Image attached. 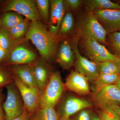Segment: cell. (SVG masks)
<instances>
[{
  "label": "cell",
  "instance_id": "1",
  "mask_svg": "<svg viewBox=\"0 0 120 120\" xmlns=\"http://www.w3.org/2000/svg\"><path fill=\"white\" fill-rule=\"evenodd\" d=\"M26 37L35 46L43 59L50 60L55 55L57 41L56 38L50 34L40 21L31 22Z\"/></svg>",
  "mask_w": 120,
  "mask_h": 120
},
{
  "label": "cell",
  "instance_id": "2",
  "mask_svg": "<svg viewBox=\"0 0 120 120\" xmlns=\"http://www.w3.org/2000/svg\"><path fill=\"white\" fill-rule=\"evenodd\" d=\"M78 34L79 43L86 56L91 61L96 62L112 61L118 63L119 58L109 52L104 45L92 37Z\"/></svg>",
  "mask_w": 120,
  "mask_h": 120
},
{
  "label": "cell",
  "instance_id": "3",
  "mask_svg": "<svg viewBox=\"0 0 120 120\" xmlns=\"http://www.w3.org/2000/svg\"><path fill=\"white\" fill-rule=\"evenodd\" d=\"M64 87L60 72L51 74L47 85L41 93L39 107H54L61 97Z\"/></svg>",
  "mask_w": 120,
  "mask_h": 120
},
{
  "label": "cell",
  "instance_id": "4",
  "mask_svg": "<svg viewBox=\"0 0 120 120\" xmlns=\"http://www.w3.org/2000/svg\"><path fill=\"white\" fill-rule=\"evenodd\" d=\"M7 96L2 103L5 120H13L20 116L24 109L23 101L14 81L5 86Z\"/></svg>",
  "mask_w": 120,
  "mask_h": 120
},
{
  "label": "cell",
  "instance_id": "5",
  "mask_svg": "<svg viewBox=\"0 0 120 120\" xmlns=\"http://www.w3.org/2000/svg\"><path fill=\"white\" fill-rule=\"evenodd\" d=\"M79 34L94 38L100 43L106 44L108 32L92 11H88L80 23Z\"/></svg>",
  "mask_w": 120,
  "mask_h": 120
},
{
  "label": "cell",
  "instance_id": "6",
  "mask_svg": "<svg viewBox=\"0 0 120 120\" xmlns=\"http://www.w3.org/2000/svg\"><path fill=\"white\" fill-rule=\"evenodd\" d=\"M79 36L77 34L72 41V48L75 56V67L76 71L84 75L88 81L94 82L99 75L97 62L90 60L82 56L78 47Z\"/></svg>",
  "mask_w": 120,
  "mask_h": 120
},
{
  "label": "cell",
  "instance_id": "7",
  "mask_svg": "<svg viewBox=\"0 0 120 120\" xmlns=\"http://www.w3.org/2000/svg\"><path fill=\"white\" fill-rule=\"evenodd\" d=\"M13 79L22 99L24 108L30 115L37 112L40 107L41 91L27 86L15 75Z\"/></svg>",
  "mask_w": 120,
  "mask_h": 120
},
{
  "label": "cell",
  "instance_id": "8",
  "mask_svg": "<svg viewBox=\"0 0 120 120\" xmlns=\"http://www.w3.org/2000/svg\"><path fill=\"white\" fill-rule=\"evenodd\" d=\"M4 11L8 12L10 11L24 16L27 19L32 22L40 21L41 17L39 15L35 1L31 0H12L5 5Z\"/></svg>",
  "mask_w": 120,
  "mask_h": 120
},
{
  "label": "cell",
  "instance_id": "9",
  "mask_svg": "<svg viewBox=\"0 0 120 120\" xmlns=\"http://www.w3.org/2000/svg\"><path fill=\"white\" fill-rule=\"evenodd\" d=\"M94 101L101 109H105L113 105H120V90L115 85L106 86L95 91Z\"/></svg>",
  "mask_w": 120,
  "mask_h": 120
},
{
  "label": "cell",
  "instance_id": "10",
  "mask_svg": "<svg viewBox=\"0 0 120 120\" xmlns=\"http://www.w3.org/2000/svg\"><path fill=\"white\" fill-rule=\"evenodd\" d=\"M92 12L108 34L120 31V10L96 9Z\"/></svg>",
  "mask_w": 120,
  "mask_h": 120
},
{
  "label": "cell",
  "instance_id": "11",
  "mask_svg": "<svg viewBox=\"0 0 120 120\" xmlns=\"http://www.w3.org/2000/svg\"><path fill=\"white\" fill-rule=\"evenodd\" d=\"M36 54L23 45H17L10 51L4 60V64L29 65L36 60Z\"/></svg>",
  "mask_w": 120,
  "mask_h": 120
},
{
  "label": "cell",
  "instance_id": "12",
  "mask_svg": "<svg viewBox=\"0 0 120 120\" xmlns=\"http://www.w3.org/2000/svg\"><path fill=\"white\" fill-rule=\"evenodd\" d=\"M92 106V103L86 99L74 96H69L65 99L60 106V115L61 117L70 118L75 114Z\"/></svg>",
  "mask_w": 120,
  "mask_h": 120
},
{
  "label": "cell",
  "instance_id": "13",
  "mask_svg": "<svg viewBox=\"0 0 120 120\" xmlns=\"http://www.w3.org/2000/svg\"><path fill=\"white\" fill-rule=\"evenodd\" d=\"M50 5L49 31L53 36L56 37L65 14L66 9L64 0H62L50 1Z\"/></svg>",
  "mask_w": 120,
  "mask_h": 120
},
{
  "label": "cell",
  "instance_id": "14",
  "mask_svg": "<svg viewBox=\"0 0 120 120\" xmlns=\"http://www.w3.org/2000/svg\"><path fill=\"white\" fill-rule=\"evenodd\" d=\"M88 80L84 75L76 71H72L66 79L64 87L80 95L90 93Z\"/></svg>",
  "mask_w": 120,
  "mask_h": 120
},
{
  "label": "cell",
  "instance_id": "15",
  "mask_svg": "<svg viewBox=\"0 0 120 120\" xmlns=\"http://www.w3.org/2000/svg\"><path fill=\"white\" fill-rule=\"evenodd\" d=\"M70 42L64 40L60 45L57 56V62L62 68L68 70L73 65L75 61V56Z\"/></svg>",
  "mask_w": 120,
  "mask_h": 120
},
{
  "label": "cell",
  "instance_id": "16",
  "mask_svg": "<svg viewBox=\"0 0 120 120\" xmlns=\"http://www.w3.org/2000/svg\"><path fill=\"white\" fill-rule=\"evenodd\" d=\"M12 71L14 75L24 83L31 88L40 90L35 81L31 66L26 64L15 65L12 68Z\"/></svg>",
  "mask_w": 120,
  "mask_h": 120
},
{
  "label": "cell",
  "instance_id": "17",
  "mask_svg": "<svg viewBox=\"0 0 120 120\" xmlns=\"http://www.w3.org/2000/svg\"><path fill=\"white\" fill-rule=\"evenodd\" d=\"M31 67L35 81L41 93L49 82L50 76L49 71L42 62H37Z\"/></svg>",
  "mask_w": 120,
  "mask_h": 120
},
{
  "label": "cell",
  "instance_id": "18",
  "mask_svg": "<svg viewBox=\"0 0 120 120\" xmlns=\"http://www.w3.org/2000/svg\"><path fill=\"white\" fill-rule=\"evenodd\" d=\"M88 9L90 11L96 9L120 10V5L109 0H89L86 1Z\"/></svg>",
  "mask_w": 120,
  "mask_h": 120
},
{
  "label": "cell",
  "instance_id": "19",
  "mask_svg": "<svg viewBox=\"0 0 120 120\" xmlns=\"http://www.w3.org/2000/svg\"><path fill=\"white\" fill-rule=\"evenodd\" d=\"M74 26V19L73 14L71 12H68L65 14L58 34L56 37L57 41L68 34L72 30Z\"/></svg>",
  "mask_w": 120,
  "mask_h": 120
},
{
  "label": "cell",
  "instance_id": "20",
  "mask_svg": "<svg viewBox=\"0 0 120 120\" xmlns=\"http://www.w3.org/2000/svg\"><path fill=\"white\" fill-rule=\"evenodd\" d=\"M120 76V74H100L94 81L95 91L106 86L114 84Z\"/></svg>",
  "mask_w": 120,
  "mask_h": 120
},
{
  "label": "cell",
  "instance_id": "21",
  "mask_svg": "<svg viewBox=\"0 0 120 120\" xmlns=\"http://www.w3.org/2000/svg\"><path fill=\"white\" fill-rule=\"evenodd\" d=\"M28 20L26 19H24L8 30L11 37L15 41L19 42L26 35L30 26Z\"/></svg>",
  "mask_w": 120,
  "mask_h": 120
},
{
  "label": "cell",
  "instance_id": "22",
  "mask_svg": "<svg viewBox=\"0 0 120 120\" xmlns=\"http://www.w3.org/2000/svg\"><path fill=\"white\" fill-rule=\"evenodd\" d=\"M24 19L22 16L18 13L8 12L2 19V26L4 28L9 30Z\"/></svg>",
  "mask_w": 120,
  "mask_h": 120
},
{
  "label": "cell",
  "instance_id": "23",
  "mask_svg": "<svg viewBox=\"0 0 120 120\" xmlns=\"http://www.w3.org/2000/svg\"><path fill=\"white\" fill-rule=\"evenodd\" d=\"M17 42L11 37L8 30L4 28L0 30V46L8 53L17 45Z\"/></svg>",
  "mask_w": 120,
  "mask_h": 120
},
{
  "label": "cell",
  "instance_id": "24",
  "mask_svg": "<svg viewBox=\"0 0 120 120\" xmlns=\"http://www.w3.org/2000/svg\"><path fill=\"white\" fill-rule=\"evenodd\" d=\"M97 63L99 74H120V67L117 62L106 61Z\"/></svg>",
  "mask_w": 120,
  "mask_h": 120
},
{
  "label": "cell",
  "instance_id": "25",
  "mask_svg": "<svg viewBox=\"0 0 120 120\" xmlns=\"http://www.w3.org/2000/svg\"><path fill=\"white\" fill-rule=\"evenodd\" d=\"M36 112L35 116L39 120H59L58 114L54 107H39Z\"/></svg>",
  "mask_w": 120,
  "mask_h": 120
},
{
  "label": "cell",
  "instance_id": "26",
  "mask_svg": "<svg viewBox=\"0 0 120 120\" xmlns=\"http://www.w3.org/2000/svg\"><path fill=\"white\" fill-rule=\"evenodd\" d=\"M35 3L41 18L44 22L49 23L50 1L48 0H37Z\"/></svg>",
  "mask_w": 120,
  "mask_h": 120
},
{
  "label": "cell",
  "instance_id": "27",
  "mask_svg": "<svg viewBox=\"0 0 120 120\" xmlns=\"http://www.w3.org/2000/svg\"><path fill=\"white\" fill-rule=\"evenodd\" d=\"M107 35L110 44L115 52V55L120 58V31L109 33Z\"/></svg>",
  "mask_w": 120,
  "mask_h": 120
},
{
  "label": "cell",
  "instance_id": "28",
  "mask_svg": "<svg viewBox=\"0 0 120 120\" xmlns=\"http://www.w3.org/2000/svg\"><path fill=\"white\" fill-rule=\"evenodd\" d=\"M99 114L101 120H120L116 112L110 108L101 109Z\"/></svg>",
  "mask_w": 120,
  "mask_h": 120
},
{
  "label": "cell",
  "instance_id": "29",
  "mask_svg": "<svg viewBox=\"0 0 120 120\" xmlns=\"http://www.w3.org/2000/svg\"><path fill=\"white\" fill-rule=\"evenodd\" d=\"M13 81V77H11L8 73L0 68V88L6 86Z\"/></svg>",
  "mask_w": 120,
  "mask_h": 120
},
{
  "label": "cell",
  "instance_id": "30",
  "mask_svg": "<svg viewBox=\"0 0 120 120\" xmlns=\"http://www.w3.org/2000/svg\"><path fill=\"white\" fill-rule=\"evenodd\" d=\"M65 9L75 11L81 6L82 1L80 0H64Z\"/></svg>",
  "mask_w": 120,
  "mask_h": 120
},
{
  "label": "cell",
  "instance_id": "31",
  "mask_svg": "<svg viewBox=\"0 0 120 120\" xmlns=\"http://www.w3.org/2000/svg\"><path fill=\"white\" fill-rule=\"evenodd\" d=\"M91 113L89 110L86 109L78 112L75 120H91Z\"/></svg>",
  "mask_w": 120,
  "mask_h": 120
},
{
  "label": "cell",
  "instance_id": "32",
  "mask_svg": "<svg viewBox=\"0 0 120 120\" xmlns=\"http://www.w3.org/2000/svg\"><path fill=\"white\" fill-rule=\"evenodd\" d=\"M4 96L2 88H0V120H5V115L2 107V102Z\"/></svg>",
  "mask_w": 120,
  "mask_h": 120
},
{
  "label": "cell",
  "instance_id": "33",
  "mask_svg": "<svg viewBox=\"0 0 120 120\" xmlns=\"http://www.w3.org/2000/svg\"><path fill=\"white\" fill-rule=\"evenodd\" d=\"M30 115L28 112L24 108V110L22 114L13 120H29Z\"/></svg>",
  "mask_w": 120,
  "mask_h": 120
},
{
  "label": "cell",
  "instance_id": "34",
  "mask_svg": "<svg viewBox=\"0 0 120 120\" xmlns=\"http://www.w3.org/2000/svg\"><path fill=\"white\" fill-rule=\"evenodd\" d=\"M8 53L7 50L0 46V64L4 60Z\"/></svg>",
  "mask_w": 120,
  "mask_h": 120
},
{
  "label": "cell",
  "instance_id": "35",
  "mask_svg": "<svg viewBox=\"0 0 120 120\" xmlns=\"http://www.w3.org/2000/svg\"><path fill=\"white\" fill-rule=\"evenodd\" d=\"M108 108H110L113 110L118 115V116L120 119V105H113Z\"/></svg>",
  "mask_w": 120,
  "mask_h": 120
},
{
  "label": "cell",
  "instance_id": "36",
  "mask_svg": "<svg viewBox=\"0 0 120 120\" xmlns=\"http://www.w3.org/2000/svg\"><path fill=\"white\" fill-rule=\"evenodd\" d=\"M91 120H101V118L95 114H91Z\"/></svg>",
  "mask_w": 120,
  "mask_h": 120
},
{
  "label": "cell",
  "instance_id": "37",
  "mask_svg": "<svg viewBox=\"0 0 120 120\" xmlns=\"http://www.w3.org/2000/svg\"><path fill=\"white\" fill-rule=\"evenodd\" d=\"M114 84H115V85L119 88V90H120V78H119V79H118V80L117 81V82H116V83H115Z\"/></svg>",
  "mask_w": 120,
  "mask_h": 120
},
{
  "label": "cell",
  "instance_id": "38",
  "mask_svg": "<svg viewBox=\"0 0 120 120\" xmlns=\"http://www.w3.org/2000/svg\"><path fill=\"white\" fill-rule=\"evenodd\" d=\"M59 120H72L70 118H66L64 117H60Z\"/></svg>",
  "mask_w": 120,
  "mask_h": 120
},
{
  "label": "cell",
  "instance_id": "39",
  "mask_svg": "<svg viewBox=\"0 0 120 120\" xmlns=\"http://www.w3.org/2000/svg\"><path fill=\"white\" fill-rule=\"evenodd\" d=\"M38 120V118H37V117L36 116H35L34 117H33V118H31V120Z\"/></svg>",
  "mask_w": 120,
  "mask_h": 120
},
{
  "label": "cell",
  "instance_id": "40",
  "mask_svg": "<svg viewBox=\"0 0 120 120\" xmlns=\"http://www.w3.org/2000/svg\"><path fill=\"white\" fill-rule=\"evenodd\" d=\"M118 64L119 65H120V58H119V60H118Z\"/></svg>",
  "mask_w": 120,
  "mask_h": 120
}]
</instances>
